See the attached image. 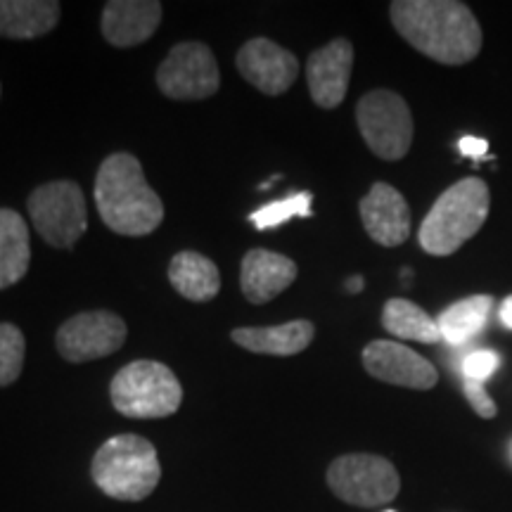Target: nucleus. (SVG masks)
<instances>
[{"mask_svg": "<svg viewBox=\"0 0 512 512\" xmlns=\"http://www.w3.org/2000/svg\"><path fill=\"white\" fill-rule=\"evenodd\" d=\"M389 17L403 41L446 67L472 62L482 50L475 12L458 0H396Z\"/></svg>", "mask_w": 512, "mask_h": 512, "instance_id": "nucleus-1", "label": "nucleus"}, {"mask_svg": "<svg viewBox=\"0 0 512 512\" xmlns=\"http://www.w3.org/2000/svg\"><path fill=\"white\" fill-rule=\"evenodd\" d=\"M95 207L102 223L126 238L150 235L164 219L162 200L145 181L143 166L128 152H117L100 164Z\"/></svg>", "mask_w": 512, "mask_h": 512, "instance_id": "nucleus-2", "label": "nucleus"}, {"mask_svg": "<svg viewBox=\"0 0 512 512\" xmlns=\"http://www.w3.org/2000/svg\"><path fill=\"white\" fill-rule=\"evenodd\" d=\"M491 209V192L482 178H463L434 202L422 221L420 247L432 256H451L482 230Z\"/></svg>", "mask_w": 512, "mask_h": 512, "instance_id": "nucleus-3", "label": "nucleus"}, {"mask_svg": "<svg viewBox=\"0 0 512 512\" xmlns=\"http://www.w3.org/2000/svg\"><path fill=\"white\" fill-rule=\"evenodd\" d=\"M93 482L117 501H143L162 479L157 448L138 434H117L105 441L91 465Z\"/></svg>", "mask_w": 512, "mask_h": 512, "instance_id": "nucleus-4", "label": "nucleus"}, {"mask_svg": "<svg viewBox=\"0 0 512 512\" xmlns=\"http://www.w3.org/2000/svg\"><path fill=\"white\" fill-rule=\"evenodd\" d=\"M114 408L126 418H169L181 408L183 387L164 363L133 361L121 368L110 384Z\"/></svg>", "mask_w": 512, "mask_h": 512, "instance_id": "nucleus-5", "label": "nucleus"}, {"mask_svg": "<svg viewBox=\"0 0 512 512\" xmlns=\"http://www.w3.org/2000/svg\"><path fill=\"white\" fill-rule=\"evenodd\" d=\"M356 124L366 145L384 162H399L413 143V114L394 91H370L358 100Z\"/></svg>", "mask_w": 512, "mask_h": 512, "instance_id": "nucleus-6", "label": "nucleus"}, {"mask_svg": "<svg viewBox=\"0 0 512 512\" xmlns=\"http://www.w3.org/2000/svg\"><path fill=\"white\" fill-rule=\"evenodd\" d=\"M328 486L339 501L375 508L392 503L401 491L396 467L387 458L373 453H347L328 467Z\"/></svg>", "mask_w": 512, "mask_h": 512, "instance_id": "nucleus-7", "label": "nucleus"}, {"mask_svg": "<svg viewBox=\"0 0 512 512\" xmlns=\"http://www.w3.org/2000/svg\"><path fill=\"white\" fill-rule=\"evenodd\" d=\"M29 216L50 247L69 249L86 233V197L74 181H53L31 192Z\"/></svg>", "mask_w": 512, "mask_h": 512, "instance_id": "nucleus-8", "label": "nucleus"}, {"mask_svg": "<svg viewBox=\"0 0 512 512\" xmlns=\"http://www.w3.org/2000/svg\"><path fill=\"white\" fill-rule=\"evenodd\" d=\"M157 86L171 100H204L221 86L216 57L197 41L178 43L157 69Z\"/></svg>", "mask_w": 512, "mask_h": 512, "instance_id": "nucleus-9", "label": "nucleus"}, {"mask_svg": "<svg viewBox=\"0 0 512 512\" xmlns=\"http://www.w3.org/2000/svg\"><path fill=\"white\" fill-rule=\"evenodd\" d=\"M126 342V323L117 313L86 311L76 313L57 330L55 344L69 363H88L110 356Z\"/></svg>", "mask_w": 512, "mask_h": 512, "instance_id": "nucleus-10", "label": "nucleus"}, {"mask_svg": "<svg viewBox=\"0 0 512 512\" xmlns=\"http://www.w3.org/2000/svg\"><path fill=\"white\" fill-rule=\"evenodd\" d=\"M363 368L375 380L396 384V387L427 392L439 382V373L427 358L413 349L396 344L392 339H375L363 349Z\"/></svg>", "mask_w": 512, "mask_h": 512, "instance_id": "nucleus-11", "label": "nucleus"}, {"mask_svg": "<svg viewBox=\"0 0 512 512\" xmlns=\"http://www.w3.org/2000/svg\"><path fill=\"white\" fill-rule=\"evenodd\" d=\"M240 74L266 95H283L299 76V62L290 50L268 38H252L235 57Z\"/></svg>", "mask_w": 512, "mask_h": 512, "instance_id": "nucleus-12", "label": "nucleus"}, {"mask_svg": "<svg viewBox=\"0 0 512 512\" xmlns=\"http://www.w3.org/2000/svg\"><path fill=\"white\" fill-rule=\"evenodd\" d=\"M351 69H354V46L347 38H335L328 46L311 53L306 62V81L313 102L323 110H335L347 98Z\"/></svg>", "mask_w": 512, "mask_h": 512, "instance_id": "nucleus-13", "label": "nucleus"}, {"mask_svg": "<svg viewBox=\"0 0 512 512\" xmlns=\"http://www.w3.org/2000/svg\"><path fill=\"white\" fill-rule=\"evenodd\" d=\"M366 233L382 247H399L411 235V209L403 195L389 183H375L361 204Z\"/></svg>", "mask_w": 512, "mask_h": 512, "instance_id": "nucleus-14", "label": "nucleus"}, {"mask_svg": "<svg viewBox=\"0 0 512 512\" xmlns=\"http://www.w3.org/2000/svg\"><path fill=\"white\" fill-rule=\"evenodd\" d=\"M162 22V3L157 0H112L102 10V36L117 48L145 43Z\"/></svg>", "mask_w": 512, "mask_h": 512, "instance_id": "nucleus-15", "label": "nucleus"}, {"mask_svg": "<svg viewBox=\"0 0 512 512\" xmlns=\"http://www.w3.org/2000/svg\"><path fill=\"white\" fill-rule=\"evenodd\" d=\"M297 280V264L268 249H252L242 259L240 285L247 302L266 304Z\"/></svg>", "mask_w": 512, "mask_h": 512, "instance_id": "nucleus-16", "label": "nucleus"}, {"mask_svg": "<svg viewBox=\"0 0 512 512\" xmlns=\"http://www.w3.org/2000/svg\"><path fill=\"white\" fill-rule=\"evenodd\" d=\"M316 335L311 320H290L273 328H238L233 330V342L252 354L266 356H297L309 347Z\"/></svg>", "mask_w": 512, "mask_h": 512, "instance_id": "nucleus-17", "label": "nucleus"}, {"mask_svg": "<svg viewBox=\"0 0 512 512\" xmlns=\"http://www.w3.org/2000/svg\"><path fill=\"white\" fill-rule=\"evenodd\" d=\"M60 22L55 0H0V36L29 41L46 36Z\"/></svg>", "mask_w": 512, "mask_h": 512, "instance_id": "nucleus-18", "label": "nucleus"}, {"mask_svg": "<svg viewBox=\"0 0 512 512\" xmlns=\"http://www.w3.org/2000/svg\"><path fill=\"white\" fill-rule=\"evenodd\" d=\"M169 280L174 290L190 302H209L221 290L219 268L197 252L176 254L169 264Z\"/></svg>", "mask_w": 512, "mask_h": 512, "instance_id": "nucleus-19", "label": "nucleus"}, {"mask_svg": "<svg viewBox=\"0 0 512 512\" xmlns=\"http://www.w3.org/2000/svg\"><path fill=\"white\" fill-rule=\"evenodd\" d=\"M31 245L27 221L12 209H0V290L19 283L29 271Z\"/></svg>", "mask_w": 512, "mask_h": 512, "instance_id": "nucleus-20", "label": "nucleus"}, {"mask_svg": "<svg viewBox=\"0 0 512 512\" xmlns=\"http://www.w3.org/2000/svg\"><path fill=\"white\" fill-rule=\"evenodd\" d=\"M491 306H494V299L489 294H475V297L460 299V302L448 306L437 318L441 339H446L453 347L470 342L489 323Z\"/></svg>", "mask_w": 512, "mask_h": 512, "instance_id": "nucleus-21", "label": "nucleus"}, {"mask_svg": "<svg viewBox=\"0 0 512 512\" xmlns=\"http://www.w3.org/2000/svg\"><path fill=\"white\" fill-rule=\"evenodd\" d=\"M382 325L394 337L411 342L437 344L441 339L437 320L408 299H389L382 309Z\"/></svg>", "mask_w": 512, "mask_h": 512, "instance_id": "nucleus-22", "label": "nucleus"}, {"mask_svg": "<svg viewBox=\"0 0 512 512\" xmlns=\"http://www.w3.org/2000/svg\"><path fill=\"white\" fill-rule=\"evenodd\" d=\"M297 216H311V192H297V195L285 197V200H275L266 207L256 209L249 221L254 223L259 230L278 228L287 223L290 219H297Z\"/></svg>", "mask_w": 512, "mask_h": 512, "instance_id": "nucleus-23", "label": "nucleus"}, {"mask_svg": "<svg viewBox=\"0 0 512 512\" xmlns=\"http://www.w3.org/2000/svg\"><path fill=\"white\" fill-rule=\"evenodd\" d=\"M24 354L27 342L22 330L12 323H0V387H8L22 375Z\"/></svg>", "mask_w": 512, "mask_h": 512, "instance_id": "nucleus-24", "label": "nucleus"}, {"mask_svg": "<svg viewBox=\"0 0 512 512\" xmlns=\"http://www.w3.org/2000/svg\"><path fill=\"white\" fill-rule=\"evenodd\" d=\"M501 368V356L496 351L489 349H479L472 351L463 358V375L465 380H475V382H486L496 370Z\"/></svg>", "mask_w": 512, "mask_h": 512, "instance_id": "nucleus-25", "label": "nucleus"}, {"mask_svg": "<svg viewBox=\"0 0 512 512\" xmlns=\"http://www.w3.org/2000/svg\"><path fill=\"white\" fill-rule=\"evenodd\" d=\"M463 392H465V399L470 401L472 411H475L479 418L484 420H491L498 415V408H496V401L491 399L489 392H486L484 382H475V380H465L463 382Z\"/></svg>", "mask_w": 512, "mask_h": 512, "instance_id": "nucleus-26", "label": "nucleus"}, {"mask_svg": "<svg viewBox=\"0 0 512 512\" xmlns=\"http://www.w3.org/2000/svg\"><path fill=\"white\" fill-rule=\"evenodd\" d=\"M458 150H460V155L477 159V157H484L486 155V150H489V143H486V140H482V138L465 136V138H460Z\"/></svg>", "mask_w": 512, "mask_h": 512, "instance_id": "nucleus-27", "label": "nucleus"}, {"mask_svg": "<svg viewBox=\"0 0 512 512\" xmlns=\"http://www.w3.org/2000/svg\"><path fill=\"white\" fill-rule=\"evenodd\" d=\"M501 323L505 325V328L512 330V294L508 299H505L503 306H501Z\"/></svg>", "mask_w": 512, "mask_h": 512, "instance_id": "nucleus-28", "label": "nucleus"}, {"mask_svg": "<svg viewBox=\"0 0 512 512\" xmlns=\"http://www.w3.org/2000/svg\"><path fill=\"white\" fill-rule=\"evenodd\" d=\"M347 290L349 292H361L363 290V280L358 278V275H356V278H351L349 283H347Z\"/></svg>", "mask_w": 512, "mask_h": 512, "instance_id": "nucleus-29", "label": "nucleus"}, {"mask_svg": "<svg viewBox=\"0 0 512 512\" xmlns=\"http://www.w3.org/2000/svg\"><path fill=\"white\" fill-rule=\"evenodd\" d=\"M510 458H512V441H510Z\"/></svg>", "mask_w": 512, "mask_h": 512, "instance_id": "nucleus-30", "label": "nucleus"}, {"mask_svg": "<svg viewBox=\"0 0 512 512\" xmlns=\"http://www.w3.org/2000/svg\"><path fill=\"white\" fill-rule=\"evenodd\" d=\"M384 512H394V510H384Z\"/></svg>", "mask_w": 512, "mask_h": 512, "instance_id": "nucleus-31", "label": "nucleus"}]
</instances>
